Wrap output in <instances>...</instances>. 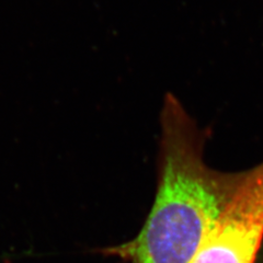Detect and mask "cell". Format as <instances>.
<instances>
[{
  "label": "cell",
  "mask_w": 263,
  "mask_h": 263,
  "mask_svg": "<svg viewBox=\"0 0 263 263\" xmlns=\"http://www.w3.org/2000/svg\"><path fill=\"white\" fill-rule=\"evenodd\" d=\"M159 120V179L152 211L134 239L104 252L129 263H191L243 174L208 166V130L171 92L163 98Z\"/></svg>",
  "instance_id": "1"
},
{
  "label": "cell",
  "mask_w": 263,
  "mask_h": 263,
  "mask_svg": "<svg viewBox=\"0 0 263 263\" xmlns=\"http://www.w3.org/2000/svg\"><path fill=\"white\" fill-rule=\"evenodd\" d=\"M263 239V162L239 185L191 263H254Z\"/></svg>",
  "instance_id": "2"
}]
</instances>
